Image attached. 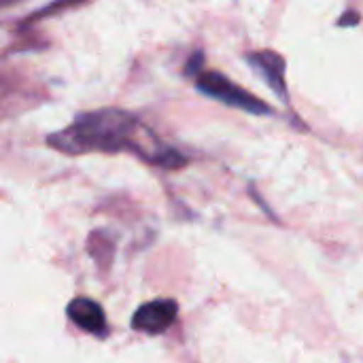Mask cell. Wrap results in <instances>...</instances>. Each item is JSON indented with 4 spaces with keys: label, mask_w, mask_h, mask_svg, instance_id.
I'll use <instances>...</instances> for the list:
<instances>
[{
    "label": "cell",
    "mask_w": 363,
    "mask_h": 363,
    "mask_svg": "<svg viewBox=\"0 0 363 363\" xmlns=\"http://www.w3.org/2000/svg\"><path fill=\"white\" fill-rule=\"evenodd\" d=\"M66 313H68V319L87 334L100 336L106 332V315H104L102 306L89 298H74L68 304Z\"/></svg>",
    "instance_id": "cell-5"
},
{
    "label": "cell",
    "mask_w": 363,
    "mask_h": 363,
    "mask_svg": "<svg viewBox=\"0 0 363 363\" xmlns=\"http://www.w3.org/2000/svg\"><path fill=\"white\" fill-rule=\"evenodd\" d=\"M357 21H359V13H355V11H347V13H342V17L338 19L340 26H347V23L355 26Z\"/></svg>",
    "instance_id": "cell-6"
},
{
    "label": "cell",
    "mask_w": 363,
    "mask_h": 363,
    "mask_svg": "<svg viewBox=\"0 0 363 363\" xmlns=\"http://www.w3.org/2000/svg\"><path fill=\"white\" fill-rule=\"evenodd\" d=\"M196 87L204 96L215 98V100H219V102H223L228 106L240 108L245 113H251V115H270L272 113V108L264 100H259L251 91L242 89L240 85H236L232 79H228L221 72L200 70L198 77H196Z\"/></svg>",
    "instance_id": "cell-2"
},
{
    "label": "cell",
    "mask_w": 363,
    "mask_h": 363,
    "mask_svg": "<svg viewBox=\"0 0 363 363\" xmlns=\"http://www.w3.org/2000/svg\"><path fill=\"white\" fill-rule=\"evenodd\" d=\"M247 62L251 68L272 87V91L289 102V91H287V79H285V57L279 55L277 51H251L247 53Z\"/></svg>",
    "instance_id": "cell-4"
},
{
    "label": "cell",
    "mask_w": 363,
    "mask_h": 363,
    "mask_svg": "<svg viewBox=\"0 0 363 363\" xmlns=\"http://www.w3.org/2000/svg\"><path fill=\"white\" fill-rule=\"evenodd\" d=\"M49 145L66 155L130 151L132 155L164 168H181L187 164L179 151L164 145L138 117L121 108L81 113L68 128L51 134Z\"/></svg>",
    "instance_id": "cell-1"
},
{
    "label": "cell",
    "mask_w": 363,
    "mask_h": 363,
    "mask_svg": "<svg viewBox=\"0 0 363 363\" xmlns=\"http://www.w3.org/2000/svg\"><path fill=\"white\" fill-rule=\"evenodd\" d=\"M177 315H179V306L174 300H168V298H162V300H153V302H147L143 304L134 317H132V328L136 332H143V334H162L166 332L174 321H177Z\"/></svg>",
    "instance_id": "cell-3"
}]
</instances>
